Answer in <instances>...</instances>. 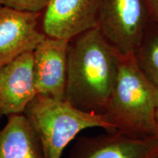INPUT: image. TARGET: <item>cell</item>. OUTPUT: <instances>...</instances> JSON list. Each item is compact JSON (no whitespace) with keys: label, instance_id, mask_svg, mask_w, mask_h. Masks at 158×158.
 <instances>
[{"label":"cell","instance_id":"1","mask_svg":"<svg viewBox=\"0 0 158 158\" xmlns=\"http://www.w3.org/2000/svg\"><path fill=\"white\" fill-rule=\"evenodd\" d=\"M121 56L98 27L70 39L65 100L83 111L104 114L117 78Z\"/></svg>","mask_w":158,"mask_h":158},{"label":"cell","instance_id":"2","mask_svg":"<svg viewBox=\"0 0 158 158\" xmlns=\"http://www.w3.org/2000/svg\"><path fill=\"white\" fill-rule=\"evenodd\" d=\"M158 86L138 68L133 55L121 56L117 78L104 114L114 132L157 138Z\"/></svg>","mask_w":158,"mask_h":158},{"label":"cell","instance_id":"3","mask_svg":"<svg viewBox=\"0 0 158 158\" xmlns=\"http://www.w3.org/2000/svg\"><path fill=\"white\" fill-rule=\"evenodd\" d=\"M27 117L38 138L43 158H61L65 148L81 132L92 127L114 132L105 114L87 113L67 100L37 94L26 108Z\"/></svg>","mask_w":158,"mask_h":158},{"label":"cell","instance_id":"4","mask_svg":"<svg viewBox=\"0 0 158 158\" xmlns=\"http://www.w3.org/2000/svg\"><path fill=\"white\" fill-rule=\"evenodd\" d=\"M150 19L145 0H100L98 28L120 55H133Z\"/></svg>","mask_w":158,"mask_h":158},{"label":"cell","instance_id":"5","mask_svg":"<svg viewBox=\"0 0 158 158\" xmlns=\"http://www.w3.org/2000/svg\"><path fill=\"white\" fill-rule=\"evenodd\" d=\"M100 0H50L42 13L41 28L45 36L70 40L98 27Z\"/></svg>","mask_w":158,"mask_h":158},{"label":"cell","instance_id":"6","mask_svg":"<svg viewBox=\"0 0 158 158\" xmlns=\"http://www.w3.org/2000/svg\"><path fill=\"white\" fill-rule=\"evenodd\" d=\"M42 13L19 11L0 5V66L34 51L45 35L40 28Z\"/></svg>","mask_w":158,"mask_h":158},{"label":"cell","instance_id":"7","mask_svg":"<svg viewBox=\"0 0 158 158\" xmlns=\"http://www.w3.org/2000/svg\"><path fill=\"white\" fill-rule=\"evenodd\" d=\"M158 138H138L119 132L76 140L68 158H156Z\"/></svg>","mask_w":158,"mask_h":158},{"label":"cell","instance_id":"8","mask_svg":"<svg viewBox=\"0 0 158 158\" xmlns=\"http://www.w3.org/2000/svg\"><path fill=\"white\" fill-rule=\"evenodd\" d=\"M69 40L45 37L33 51L37 94L65 100Z\"/></svg>","mask_w":158,"mask_h":158},{"label":"cell","instance_id":"9","mask_svg":"<svg viewBox=\"0 0 158 158\" xmlns=\"http://www.w3.org/2000/svg\"><path fill=\"white\" fill-rule=\"evenodd\" d=\"M33 51L0 66V118L22 114L37 95Z\"/></svg>","mask_w":158,"mask_h":158},{"label":"cell","instance_id":"10","mask_svg":"<svg viewBox=\"0 0 158 158\" xmlns=\"http://www.w3.org/2000/svg\"><path fill=\"white\" fill-rule=\"evenodd\" d=\"M0 158H43L37 134L23 114L8 116L0 129Z\"/></svg>","mask_w":158,"mask_h":158},{"label":"cell","instance_id":"11","mask_svg":"<svg viewBox=\"0 0 158 158\" xmlns=\"http://www.w3.org/2000/svg\"><path fill=\"white\" fill-rule=\"evenodd\" d=\"M133 56L138 68L155 83L158 81V21L150 18Z\"/></svg>","mask_w":158,"mask_h":158},{"label":"cell","instance_id":"12","mask_svg":"<svg viewBox=\"0 0 158 158\" xmlns=\"http://www.w3.org/2000/svg\"><path fill=\"white\" fill-rule=\"evenodd\" d=\"M50 0H0V5L19 11L43 13Z\"/></svg>","mask_w":158,"mask_h":158},{"label":"cell","instance_id":"13","mask_svg":"<svg viewBox=\"0 0 158 158\" xmlns=\"http://www.w3.org/2000/svg\"><path fill=\"white\" fill-rule=\"evenodd\" d=\"M149 16L158 21V0H145Z\"/></svg>","mask_w":158,"mask_h":158},{"label":"cell","instance_id":"14","mask_svg":"<svg viewBox=\"0 0 158 158\" xmlns=\"http://www.w3.org/2000/svg\"><path fill=\"white\" fill-rule=\"evenodd\" d=\"M158 86V81L155 83ZM156 130H157V134H156V137L158 138V105L157 108V112H156Z\"/></svg>","mask_w":158,"mask_h":158},{"label":"cell","instance_id":"15","mask_svg":"<svg viewBox=\"0 0 158 158\" xmlns=\"http://www.w3.org/2000/svg\"><path fill=\"white\" fill-rule=\"evenodd\" d=\"M156 158H158V157H156Z\"/></svg>","mask_w":158,"mask_h":158},{"label":"cell","instance_id":"16","mask_svg":"<svg viewBox=\"0 0 158 158\" xmlns=\"http://www.w3.org/2000/svg\"></svg>","mask_w":158,"mask_h":158}]
</instances>
